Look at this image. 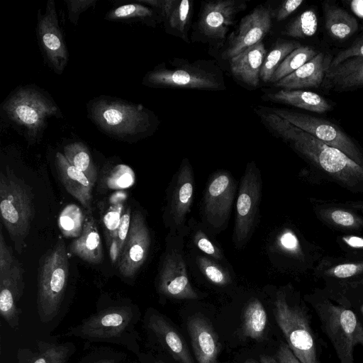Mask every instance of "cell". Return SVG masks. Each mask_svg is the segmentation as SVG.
Segmentation results:
<instances>
[{
  "instance_id": "1",
  "label": "cell",
  "mask_w": 363,
  "mask_h": 363,
  "mask_svg": "<svg viewBox=\"0 0 363 363\" xmlns=\"http://www.w3.org/2000/svg\"><path fill=\"white\" fill-rule=\"evenodd\" d=\"M259 115L272 130L290 142L294 150L318 168L347 186L363 184V167L342 151L325 144L270 111Z\"/></svg>"
},
{
  "instance_id": "2",
  "label": "cell",
  "mask_w": 363,
  "mask_h": 363,
  "mask_svg": "<svg viewBox=\"0 0 363 363\" xmlns=\"http://www.w3.org/2000/svg\"><path fill=\"white\" fill-rule=\"evenodd\" d=\"M311 303L340 363H355L354 348L359 345L363 347V323L359 316L326 297L315 296Z\"/></svg>"
},
{
  "instance_id": "3",
  "label": "cell",
  "mask_w": 363,
  "mask_h": 363,
  "mask_svg": "<svg viewBox=\"0 0 363 363\" xmlns=\"http://www.w3.org/2000/svg\"><path fill=\"white\" fill-rule=\"evenodd\" d=\"M33 194L30 186L6 169L0 174V213L16 250L21 253L35 216Z\"/></svg>"
},
{
  "instance_id": "4",
  "label": "cell",
  "mask_w": 363,
  "mask_h": 363,
  "mask_svg": "<svg viewBox=\"0 0 363 363\" xmlns=\"http://www.w3.org/2000/svg\"><path fill=\"white\" fill-rule=\"evenodd\" d=\"M274 315L286 344L301 363H320V347L306 307L291 303L283 291L277 293Z\"/></svg>"
},
{
  "instance_id": "5",
  "label": "cell",
  "mask_w": 363,
  "mask_h": 363,
  "mask_svg": "<svg viewBox=\"0 0 363 363\" xmlns=\"http://www.w3.org/2000/svg\"><path fill=\"white\" fill-rule=\"evenodd\" d=\"M69 279L66 246L61 239L41 257L38 273L37 306L40 318L48 322L58 313Z\"/></svg>"
},
{
  "instance_id": "6",
  "label": "cell",
  "mask_w": 363,
  "mask_h": 363,
  "mask_svg": "<svg viewBox=\"0 0 363 363\" xmlns=\"http://www.w3.org/2000/svg\"><path fill=\"white\" fill-rule=\"evenodd\" d=\"M89 110L101 130L120 138L140 135L151 125L148 111L140 105L101 99L92 101Z\"/></svg>"
},
{
  "instance_id": "7",
  "label": "cell",
  "mask_w": 363,
  "mask_h": 363,
  "mask_svg": "<svg viewBox=\"0 0 363 363\" xmlns=\"http://www.w3.org/2000/svg\"><path fill=\"white\" fill-rule=\"evenodd\" d=\"M4 108L7 116L23 127L32 138L40 134L50 117L59 113L53 101L33 89H21L14 92Z\"/></svg>"
},
{
  "instance_id": "8",
  "label": "cell",
  "mask_w": 363,
  "mask_h": 363,
  "mask_svg": "<svg viewBox=\"0 0 363 363\" xmlns=\"http://www.w3.org/2000/svg\"><path fill=\"white\" fill-rule=\"evenodd\" d=\"M269 111L325 144L338 149L363 167V154L360 149L354 140L335 123L325 119L286 109L274 108Z\"/></svg>"
},
{
  "instance_id": "9",
  "label": "cell",
  "mask_w": 363,
  "mask_h": 363,
  "mask_svg": "<svg viewBox=\"0 0 363 363\" xmlns=\"http://www.w3.org/2000/svg\"><path fill=\"white\" fill-rule=\"evenodd\" d=\"M262 180L255 162L247 164L240 184L235 207L233 241L242 247L254 230L259 212Z\"/></svg>"
},
{
  "instance_id": "10",
  "label": "cell",
  "mask_w": 363,
  "mask_h": 363,
  "mask_svg": "<svg viewBox=\"0 0 363 363\" xmlns=\"http://www.w3.org/2000/svg\"><path fill=\"white\" fill-rule=\"evenodd\" d=\"M174 244L169 247L162 259L157 287L160 294L175 299L194 300L199 295L189 281L184 257V236L172 234Z\"/></svg>"
},
{
  "instance_id": "11",
  "label": "cell",
  "mask_w": 363,
  "mask_h": 363,
  "mask_svg": "<svg viewBox=\"0 0 363 363\" xmlns=\"http://www.w3.org/2000/svg\"><path fill=\"white\" fill-rule=\"evenodd\" d=\"M145 82L155 87L211 91L224 87L223 79L218 74L195 64L156 68L146 75Z\"/></svg>"
},
{
  "instance_id": "12",
  "label": "cell",
  "mask_w": 363,
  "mask_h": 363,
  "mask_svg": "<svg viewBox=\"0 0 363 363\" xmlns=\"http://www.w3.org/2000/svg\"><path fill=\"white\" fill-rule=\"evenodd\" d=\"M235 189L233 178L227 171H218L208 180L203 199V216L212 230L218 232L226 227Z\"/></svg>"
},
{
  "instance_id": "13",
  "label": "cell",
  "mask_w": 363,
  "mask_h": 363,
  "mask_svg": "<svg viewBox=\"0 0 363 363\" xmlns=\"http://www.w3.org/2000/svg\"><path fill=\"white\" fill-rule=\"evenodd\" d=\"M167 204V218L172 234H185L186 220L194 195V172L188 159L184 158L173 178Z\"/></svg>"
},
{
  "instance_id": "14",
  "label": "cell",
  "mask_w": 363,
  "mask_h": 363,
  "mask_svg": "<svg viewBox=\"0 0 363 363\" xmlns=\"http://www.w3.org/2000/svg\"><path fill=\"white\" fill-rule=\"evenodd\" d=\"M38 37L50 66L61 73L68 62V52L59 26L55 4L53 0L47 3L45 12L38 13Z\"/></svg>"
},
{
  "instance_id": "15",
  "label": "cell",
  "mask_w": 363,
  "mask_h": 363,
  "mask_svg": "<svg viewBox=\"0 0 363 363\" xmlns=\"http://www.w3.org/2000/svg\"><path fill=\"white\" fill-rule=\"evenodd\" d=\"M150 234L143 213H132L126 242L118 262L119 272L125 277H132L145 262L150 247Z\"/></svg>"
},
{
  "instance_id": "16",
  "label": "cell",
  "mask_w": 363,
  "mask_h": 363,
  "mask_svg": "<svg viewBox=\"0 0 363 363\" xmlns=\"http://www.w3.org/2000/svg\"><path fill=\"white\" fill-rule=\"evenodd\" d=\"M272 17L273 11L269 6L259 5L254 9L241 20L223 57L231 59L261 42L272 28Z\"/></svg>"
},
{
  "instance_id": "17",
  "label": "cell",
  "mask_w": 363,
  "mask_h": 363,
  "mask_svg": "<svg viewBox=\"0 0 363 363\" xmlns=\"http://www.w3.org/2000/svg\"><path fill=\"white\" fill-rule=\"evenodd\" d=\"M246 6V1L240 0L206 2L198 22L200 32L210 40H223L236 16Z\"/></svg>"
},
{
  "instance_id": "18",
  "label": "cell",
  "mask_w": 363,
  "mask_h": 363,
  "mask_svg": "<svg viewBox=\"0 0 363 363\" xmlns=\"http://www.w3.org/2000/svg\"><path fill=\"white\" fill-rule=\"evenodd\" d=\"M132 318L130 308L111 307L86 319L79 325V330L86 337L109 339L122 334L130 325Z\"/></svg>"
},
{
  "instance_id": "19",
  "label": "cell",
  "mask_w": 363,
  "mask_h": 363,
  "mask_svg": "<svg viewBox=\"0 0 363 363\" xmlns=\"http://www.w3.org/2000/svg\"><path fill=\"white\" fill-rule=\"evenodd\" d=\"M187 331L197 363H218L220 343L211 323L202 315L190 316Z\"/></svg>"
},
{
  "instance_id": "20",
  "label": "cell",
  "mask_w": 363,
  "mask_h": 363,
  "mask_svg": "<svg viewBox=\"0 0 363 363\" xmlns=\"http://www.w3.org/2000/svg\"><path fill=\"white\" fill-rule=\"evenodd\" d=\"M24 270L17 262L6 274L0 277V313L11 327L18 324V302L23 291Z\"/></svg>"
},
{
  "instance_id": "21",
  "label": "cell",
  "mask_w": 363,
  "mask_h": 363,
  "mask_svg": "<svg viewBox=\"0 0 363 363\" xmlns=\"http://www.w3.org/2000/svg\"><path fill=\"white\" fill-rule=\"evenodd\" d=\"M55 163L60 179L66 190L86 208L88 213H90L94 185L82 171L69 163L64 154L57 152Z\"/></svg>"
},
{
  "instance_id": "22",
  "label": "cell",
  "mask_w": 363,
  "mask_h": 363,
  "mask_svg": "<svg viewBox=\"0 0 363 363\" xmlns=\"http://www.w3.org/2000/svg\"><path fill=\"white\" fill-rule=\"evenodd\" d=\"M330 62L323 52H319L300 68L274 84L277 87L290 90L318 87L323 82Z\"/></svg>"
},
{
  "instance_id": "23",
  "label": "cell",
  "mask_w": 363,
  "mask_h": 363,
  "mask_svg": "<svg viewBox=\"0 0 363 363\" xmlns=\"http://www.w3.org/2000/svg\"><path fill=\"white\" fill-rule=\"evenodd\" d=\"M147 325L162 346L178 363H194L185 340L164 316L152 315Z\"/></svg>"
},
{
  "instance_id": "24",
  "label": "cell",
  "mask_w": 363,
  "mask_h": 363,
  "mask_svg": "<svg viewBox=\"0 0 363 363\" xmlns=\"http://www.w3.org/2000/svg\"><path fill=\"white\" fill-rule=\"evenodd\" d=\"M266 53L264 44L261 41L232 57L230 69L233 74L248 86H257Z\"/></svg>"
},
{
  "instance_id": "25",
  "label": "cell",
  "mask_w": 363,
  "mask_h": 363,
  "mask_svg": "<svg viewBox=\"0 0 363 363\" xmlns=\"http://www.w3.org/2000/svg\"><path fill=\"white\" fill-rule=\"evenodd\" d=\"M89 214L85 218L81 235L70 243L69 251L84 261L96 264L102 262L104 252L95 219Z\"/></svg>"
},
{
  "instance_id": "26",
  "label": "cell",
  "mask_w": 363,
  "mask_h": 363,
  "mask_svg": "<svg viewBox=\"0 0 363 363\" xmlns=\"http://www.w3.org/2000/svg\"><path fill=\"white\" fill-rule=\"evenodd\" d=\"M322 84L340 91L363 87V57L349 59L328 69Z\"/></svg>"
},
{
  "instance_id": "27",
  "label": "cell",
  "mask_w": 363,
  "mask_h": 363,
  "mask_svg": "<svg viewBox=\"0 0 363 363\" xmlns=\"http://www.w3.org/2000/svg\"><path fill=\"white\" fill-rule=\"evenodd\" d=\"M160 9L168 26L179 37L187 40V32L192 14V1L189 0L140 1Z\"/></svg>"
},
{
  "instance_id": "28",
  "label": "cell",
  "mask_w": 363,
  "mask_h": 363,
  "mask_svg": "<svg viewBox=\"0 0 363 363\" xmlns=\"http://www.w3.org/2000/svg\"><path fill=\"white\" fill-rule=\"evenodd\" d=\"M269 100L291 105L308 111L322 113L330 109V104L320 95L300 89H281L265 96Z\"/></svg>"
},
{
  "instance_id": "29",
  "label": "cell",
  "mask_w": 363,
  "mask_h": 363,
  "mask_svg": "<svg viewBox=\"0 0 363 363\" xmlns=\"http://www.w3.org/2000/svg\"><path fill=\"white\" fill-rule=\"evenodd\" d=\"M324 13L326 29L335 39H345L358 28L356 18L337 6H325Z\"/></svg>"
},
{
  "instance_id": "30",
  "label": "cell",
  "mask_w": 363,
  "mask_h": 363,
  "mask_svg": "<svg viewBox=\"0 0 363 363\" xmlns=\"http://www.w3.org/2000/svg\"><path fill=\"white\" fill-rule=\"evenodd\" d=\"M267 323V313L262 303L257 298L251 299L243 311L242 335L257 341L262 340Z\"/></svg>"
},
{
  "instance_id": "31",
  "label": "cell",
  "mask_w": 363,
  "mask_h": 363,
  "mask_svg": "<svg viewBox=\"0 0 363 363\" xmlns=\"http://www.w3.org/2000/svg\"><path fill=\"white\" fill-rule=\"evenodd\" d=\"M64 155L71 164L82 171L94 185L97 179L96 167L87 147L82 143H73L64 147Z\"/></svg>"
},
{
  "instance_id": "32",
  "label": "cell",
  "mask_w": 363,
  "mask_h": 363,
  "mask_svg": "<svg viewBox=\"0 0 363 363\" xmlns=\"http://www.w3.org/2000/svg\"><path fill=\"white\" fill-rule=\"evenodd\" d=\"M317 55L315 50L309 46L301 45L289 53L274 72L271 82H277L289 75Z\"/></svg>"
},
{
  "instance_id": "33",
  "label": "cell",
  "mask_w": 363,
  "mask_h": 363,
  "mask_svg": "<svg viewBox=\"0 0 363 363\" xmlns=\"http://www.w3.org/2000/svg\"><path fill=\"white\" fill-rule=\"evenodd\" d=\"M300 46L301 45L296 41L278 42L265 56L260 78L264 82H271L274 72L281 62L289 53Z\"/></svg>"
},
{
  "instance_id": "34",
  "label": "cell",
  "mask_w": 363,
  "mask_h": 363,
  "mask_svg": "<svg viewBox=\"0 0 363 363\" xmlns=\"http://www.w3.org/2000/svg\"><path fill=\"white\" fill-rule=\"evenodd\" d=\"M84 220L81 208L75 204H69L59 216V228L65 237L78 238L82 233Z\"/></svg>"
},
{
  "instance_id": "35",
  "label": "cell",
  "mask_w": 363,
  "mask_h": 363,
  "mask_svg": "<svg viewBox=\"0 0 363 363\" xmlns=\"http://www.w3.org/2000/svg\"><path fill=\"white\" fill-rule=\"evenodd\" d=\"M317 28V16L312 9H308L289 23L283 33L292 38H306L313 35Z\"/></svg>"
},
{
  "instance_id": "36",
  "label": "cell",
  "mask_w": 363,
  "mask_h": 363,
  "mask_svg": "<svg viewBox=\"0 0 363 363\" xmlns=\"http://www.w3.org/2000/svg\"><path fill=\"white\" fill-rule=\"evenodd\" d=\"M196 261L202 274L213 284L225 286L231 282L228 272L212 258L201 255L197 257Z\"/></svg>"
},
{
  "instance_id": "37",
  "label": "cell",
  "mask_w": 363,
  "mask_h": 363,
  "mask_svg": "<svg viewBox=\"0 0 363 363\" xmlns=\"http://www.w3.org/2000/svg\"><path fill=\"white\" fill-rule=\"evenodd\" d=\"M125 211L123 202H112L103 213L101 220L104 229L106 245L108 247L111 240L116 238L122 216Z\"/></svg>"
},
{
  "instance_id": "38",
  "label": "cell",
  "mask_w": 363,
  "mask_h": 363,
  "mask_svg": "<svg viewBox=\"0 0 363 363\" xmlns=\"http://www.w3.org/2000/svg\"><path fill=\"white\" fill-rule=\"evenodd\" d=\"M135 180L133 170L128 165L118 164L113 167L105 178L106 186L114 190L130 187Z\"/></svg>"
},
{
  "instance_id": "39",
  "label": "cell",
  "mask_w": 363,
  "mask_h": 363,
  "mask_svg": "<svg viewBox=\"0 0 363 363\" xmlns=\"http://www.w3.org/2000/svg\"><path fill=\"white\" fill-rule=\"evenodd\" d=\"M152 11L151 9L143 4H128L111 11L107 14L106 18L111 20L144 19L152 17Z\"/></svg>"
},
{
  "instance_id": "40",
  "label": "cell",
  "mask_w": 363,
  "mask_h": 363,
  "mask_svg": "<svg viewBox=\"0 0 363 363\" xmlns=\"http://www.w3.org/2000/svg\"><path fill=\"white\" fill-rule=\"evenodd\" d=\"M68 353L65 345L45 343L33 363H65Z\"/></svg>"
},
{
  "instance_id": "41",
  "label": "cell",
  "mask_w": 363,
  "mask_h": 363,
  "mask_svg": "<svg viewBox=\"0 0 363 363\" xmlns=\"http://www.w3.org/2000/svg\"><path fill=\"white\" fill-rule=\"evenodd\" d=\"M193 241L196 247L202 252L216 260H222L223 254L220 249L208 238V235L201 230H195L193 235Z\"/></svg>"
},
{
  "instance_id": "42",
  "label": "cell",
  "mask_w": 363,
  "mask_h": 363,
  "mask_svg": "<svg viewBox=\"0 0 363 363\" xmlns=\"http://www.w3.org/2000/svg\"><path fill=\"white\" fill-rule=\"evenodd\" d=\"M18 262L11 248L6 243L2 231L0 232V277L8 273Z\"/></svg>"
},
{
  "instance_id": "43",
  "label": "cell",
  "mask_w": 363,
  "mask_h": 363,
  "mask_svg": "<svg viewBox=\"0 0 363 363\" xmlns=\"http://www.w3.org/2000/svg\"><path fill=\"white\" fill-rule=\"evenodd\" d=\"M354 57H363V41L339 52L330 61L328 69H334L343 62Z\"/></svg>"
},
{
  "instance_id": "44",
  "label": "cell",
  "mask_w": 363,
  "mask_h": 363,
  "mask_svg": "<svg viewBox=\"0 0 363 363\" xmlns=\"http://www.w3.org/2000/svg\"><path fill=\"white\" fill-rule=\"evenodd\" d=\"M131 216L132 213L130 208L125 209L118 228L117 236L113 239L115 240L118 246L120 254H121L122 250L128 238L131 222Z\"/></svg>"
},
{
  "instance_id": "45",
  "label": "cell",
  "mask_w": 363,
  "mask_h": 363,
  "mask_svg": "<svg viewBox=\"0 0 363 363\" xmlns=\"http://www.w3.org/2000/svg\"><path fill=\"white\" fill-rule=\"evenodd\" d=\"M69 19L74 24L78 21L80 13L86 10L95 1H67Z\"/></svg>"
},
{
  "instance_id": "46",
  "label": "cell",
  "mask_w": 363,
  "mask_h": 363,
  "mask_svg": "<svg viewBox=\"0 0 363 363\" xmlns=\"http://www.w3.org/2000/svg\"><path fill=\"white\" fill-rule=\"evenodd\" d=\"M303 3V0H287L284 1L277 11V20L282 21L285 19L296 11Z\"/></svg>"
},
{
  "instance_id": "47",
  "label": "cell",
  "mask_w": 363,
  "mask_h": 363,
  "mask_svg": "<svg viewBox=\"0 0 363 363\" xmlns=\"http://www.w3.org/2000/svg\"><path fill=\"white\" fill-rule=\"evenodd\" d=\"M330 218L336 224L345 227H352L356 223L355 218L352 213L342 210H335L332 211Z\"/></svg>"
},
{
  "instance_id": "48",
  "label": "cell",
  "mask_w": 363,
  "mask_h": 363,
  "mask_svg": "<svg viewBox=\"0 0 363 363\" xmlns=\"http://www.w3.org/2000/svg\"><path fill=\"white\" fill-rule=\"evenodd\" d=\"M276 359L278 363H301L295 356L286 343H281L277 354Z\"/></svg>"
},
{
  "instance_id": "49",
  "label": "cell",
  "mask_w": 363,
  "mask_h": 363,
  "mask_svg": "<svg viewBox=\"0 0 363 363\" xmlns=\"http://www.w3.org/2000/svg\"><path fill=\"white\" fill-rule=\"evenodd\" d=\"M359 266L355 264H342L333 269V274L337 278H348L357 273Z\"/></svg>"
},
{
  "instance_id": "50",
  "label": "cell",
  "mask_w": 363,
  "mask_h": 363,
  "mask_svg": "<svg viewBox=\"0 0 363 363\" xmlns=\"http://www.w3.org/2000/svg\"><path fill=\"white\" fill-rule=\"evenodd\" d=\"M279 245L287 250H294L298 246L296 236L289 231L284 233L279 238Z\"/></svg>"
},
{
  "instance_id": "51",
  "label": "cell",
  "mask_w": 363,
  "mask_h": 363,
  "mask_svg": "<svg viewBox=\"0 0 363 363\" xmlns=\"http://www.w3.org/2000/svg\"><path fill=\"white\" fill-rule=\"evenodd\" d=\"M346 242L353 247H363V239L357 237H350L346 240Z\"/></svg>"
},
{
  "instance_id": "52",
  "label": "cell",
  "mask_w": 363,
  "mask_h": 363,
  "mask_svg": "<svg viewBox=\"0 0 363 363\" xmlns=\"http://www.w3.org/2000/svg\"><path fill=\"white\" fill-rule=\"evenodd\" d=\"M260 363H278L274 357L269 355L260 356Z\"/></svg>"
},
{
  "instance_id": "53",
  "label": "cell",
  "mask_w": 363,
  "mask_h": 363,
  "mask_svg": "<svg viewBox=\"0 0 363 363\" xmlns=\"http://www.w3.org/2000/svg\"><path fill=\"white\" fill-rule=\"evenodd\" d=\"M94 363H114V360L113 359H103V360H100L96 362H94Z\"/></svg>"
},
{
  "instance_id": "54",
  "label": "cell",
  "mask_w": 363,
  "mask_h": 363,
  "mask_svg": "<svg viewBox=\"0 0 363 363\" xmlns=\"http://www.w3.org/2000/svg\"><path fill=\"white\" fill-rule=\"evenodd\" d=\"M244 363H260V362H258L257 361L252 359H247Z\"/></svg>"
},
{
  "instance_id": "55",
  "label": "cell",
  "mask_w": 363,
  "mask_h": 363,
  "mask_svg": "<svg viewBox=\"0 0 363 363\" xmlns=\"http://www.w3.org/2000/svg\"><path fill=\"white\" fill-rule=\"evenodd\" d=\"M158 363H164V362H159Z\"/></svg>"
}]
</instances>
